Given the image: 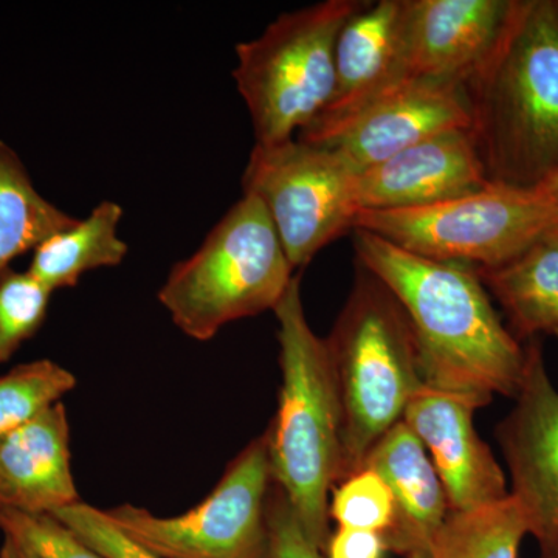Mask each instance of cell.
Instances as JSON below:
<instances>
[{
	"label": "cell",
	"mask_w": 558,
	"mask_h": 558,
	"mask_svg": "<svg viewBox=\"0 0 558 558\" xmlns=\"http://www.w3.org/2000/svg\"><path fill=\"white\" fill-rule=\"evenodd\" d=\"M388 549L377 532L339 527L330 532L325 558H385Z\"/></svg>",
	"instance_id": "obj_28"
},
{
	"label": "cell",
	"mask_w": 558,
	"mask_h": 558,
	"mask_svg": "<svg viewBox=\"0 0 558 558\" xmlns=\"http://www.w3.org/2000/svg\"><path fill=\"white\" fill-rule=\"evenodd\" d=\"M123 215L117 202H100L86 219L40 242L33 250L28 271L57 292L75 288L87 271L120 266L128 255V244L119 236Z\"/></svg>",
	"instance_id": "obj_19"
},
{
	"label": "cell",
	"mask_w": 558,
	"mask_h": 558,
	"mask_svg": "<svg viewBox=\"0 0 558 558\" xmlns=\"http://www.w3.org/2000/svg\"><path fill=\"white\" fill-rule=\"evenodd\" d=\"M328 347L343 414L340 481L365 465L369 451L402 422L424 387L410 319L391 292L357 266Z\"/></svg>",
	"instance_id": "obj_4"
},
{
	"label": "cell",
	"mask_w": 558,
	"mask_h": 558,
	"mask_svg": "<svg viewBox=\"0 0 558 558\" xmlns=\"http://www.w3.org/2000/svg\"><path fill=\"white\" fill-rule=\"evenodd\" d=\"M293 271L263 202L244 194L172 267L159 301L185 336L208 341L229 323L274 311Z\"/></svg>",
	"instance_id": "obj_5"
},
{
	"label": "cell",
	"mask_w": 558,
	"mask_h": 558,
	"mask_svg": "<svg viewBox=\"0 0 558 558\" xmlns=\"http://www.w3.org/2000/svg\"><path fill=\"white\" fill-rule=\"evenodd\" d=\"M51 295L28 270L0 275V365L43 328Z\"/></svg>",
	"instance_id": "obj_23"
},
{
	"label": "cell",
	"mask_w": 558,
	"mask_h": 558,
	"mask_svg": "<svg viewBox=\"0 0 558 558\" xmlns=\"http://www.w3.org/2000/svg\"><path fill=\"white\" fill-rule=\"evenodd\" d=\"M76 220L36 190L16 150L0 140V275Z\"/></svg>",
	"instance_id": "obj_20"
},
{
	"label": "cell",
	"mask_w": 558,
	"mask_h": 558,
	"mask_svg": "<svg viewBox=\"0 0 558 558\" xmlns=\"http://www.w3.org/2000/svg\"><path fill=\"white\" fill-rule=\"evenodd\" d=\"M354 231L359 266L379 279L410 319L424 385L478 409L495 395L515 399L526 344L499 318L475 267L424 258L371 231Z\"/></svg>",
	"instance_id": "obj_1"
},
{
	"label": "cell",
	"mask_w": 558,
	"mask_h": 558,
	"mask_svg": "<svg viewBox=\"0 0 558 558\" xmlns=\"http://www.w3.org/2000/svg\"><path fill=\"white\" fill-rule=\"evenodd\" d=\"M470 131H451L357 172L359 211L428 207L488 185Z\"/></svg>",
	"instance_id": "obj_15"
},
{
	"label": "cell",
	"mask_w": 558,
	"mask_h": 558,
	"mask_svg": "<svg viewBox=\"0 0 558 558\" xmlns=\"http://www.w3.org/2000/svg\"><path fill=\"white\" fill-rule=\"evenodd\" d=\"M76 387V377L53 360L17 365L0 376V442Z\"/></svg>",
	"instance_id": "obj_22"
},
{
	"label": "cell",
	"mask_w": 558,
	"mask_h": 558,
	"mask_svg": "<svg viewBox=\"0 0 558 558\" xmlns=\"http://www.w3.org/2000/svg\"><path fill=\"white\" fill-rule=\"evenodd\" d=\"M51 515L106 558H159L121 534L119 529L110 523L105 510L86 502H75Z\"/></svg>",
	"instance_id": "obj_26"
},
{
	"label": "cell",
	"mask_w": 558,
	"mask_h": 558,
	"mask_svg": "<svg viewBox=\"0 0 558 558\" xmlns=\"http://www.w3.org/2000/svg\"><path fill=\"white\" fill-rule=\"evenodd\" d=\"M271 480L266 433L227 465L218 486L178 517L121 505L105 510L121 534L159 558H271Z\"/></svg>",
	"instance_id": "obj_8"
},
{
	"label": "cell",
	"mask_w": 558,
	"mask_h": 558,
	"mask_svg": "<svg viewBox=\"0 0 558 558\" xmlns=\"http://www.w3.org/2000/svg\"><path fill=\"white\" fill-rule=\"evenodd\" d=\"M78 501L68 411L60 402L0 442V506L53 513Z\"/></svg>",
	"instance_id": "obj_17"
},
{
	"label": "cell",
	"mask_w": 558,
	"mask_h": 558,
	"mask_svg": "<svg viewBox=\"0 0 558 558\" xmlns=\"http://www.w3.org/2000/svg\"><path fill=\"white\" fill-rule=\"evenodd\" d=\"M513 7L515 0H407L405 78L462 86L498 43Z\"/></svg>",
	"instance_id": "obj_14"
},
{
	"label": "cell",
	"mask_w": 558,
	"mask_h": 558,
	"mask_svg": "<svg viewBox=\"0 0 558 558\" xmlns=\"http://www.w3.org/2000/svg\"><path fill=\"white\" fill-rule=\"evenodd\" d=\"M300 279L293 278L274 310L282 384L266 436L275 486L288 497L307 537L325 553L329 494L340 481L343 414L326 340L304 314Z\"/></svg>",
	"instance_id": "obj_3"
},
{
	"label": "cell",
	"mask_w": 558,
	"mask_h": 558,
	"mask_svg": "<svg viewBox=\"0 0 558 558\" xmlns=\"http://www.w3.org/2000/svg\"><path fill=\"white\" fill-rule=\"evenodd\" d=\"M472 400L424 385L407 405L402 422L424 444L450 512L494 505L509 497L505 472L473 424Z\"/></svg>",
	"instance_id": "obj_12"
},
{
	"label": "cell",
	"mask_w": 558,
	"mask_h": 558,
	"mask_svg": "<svg viewBox=\"0 0 558 558\" xmlns=\"http://www.w3.org/2000/svg\"><path fill=\"white\" fill-rule=\"evenodd\" d=\"M476 271L517 340L558 337V229L515 259Z\"/></svg>",
	"instance_id": "obj_18"
},
{
	"label": "cell",
	"mask_w": 558,
	"mask_h": 558,
	"mask_svg": "<svg viewBox=\"0 0 558 558\" xmlns=\"http://www.w3.org/2000/svg\"><path fill=\"white\" fill-rule=\"evenodd\" d=\"M462 89L488 182L548 185L558 174L556 0H515L505 32Z\"/></svg>",
	"instance_id": "obj_2"
},
{
	"label": "cell",
	"mask_w": 558,
	"mask_h": 558,
	"mask_svg": "<svg viewBox=\"0 0 558 558\" xmlns=\"http://www.w3.org/2000/svg\"><path fill=\"white\" fill-rule=\"evenodd\" d=\"M556 229L558 207L548 191L498 183L428 207L359 211L352 226L414 255L475 269L502 266Z\"/></svg>",
	"instance_id": "obj_7"
},
{
	"label": "cell",
	"mask_w": 558,
	"mask_h": 558,
	"mask_svg": "<svg viewBox=\"0 0 558 558\" xmlns=\"http://www.w3.org/2000/svg\"><path fill=\"white\" fill-rule=\"evenodd\" d=\"M515 405L499 422L497 436L527 535L539 557L558 558V389L537 340L526 343V368Z\"/></svg>",
	"instance_id": "obj_10"
},
{
	"label": "cell",
	"mask_w": 558,
	"mask_h": 558,
	"mask_svg": "<svg viewBox=\"0 0 558 558\" xmlns=\"http://www.w3.org/2000/svg\"><path fill=\"white\" fill-rule=\"evenodd\" d=\"M0 558H40L28 549L27 546L22 545L16 538L7 537L3 535V543L0 546Z\"/></svg>",
	"instance_id": "obj_29"
},
{
	"label": "cell",
	"mask_w": 558,
	"mask_h": 558,
	"mask_svg": "<svg viewBox=\"0 0 558 558\" xmlns=\"http://www.w3.org/2000/svg\"><path fill=\"white\" fill-rule=\"evenodd\" d=\"M0 531L40 558H106L51 513H28L0 506Z\"/></svg>",
	"instance_id": "obj_25"
},
{
	"label": "cell",
	"mask_w": 558,
	"mask_h": 558,
	"mask_svg": "<svg viewBox=\"0 0 558 558\" xmlns=\"http://www.w3.org/2000/svg\"><path fill=\"white\" fill-rule=\"evenodd\" d=\"M526 535L523 513L509 495L483 508L450 512L433 539L429 558H519Z\"/></svg>",
	"instance_id": "obj_21"
},
{
	"label": "cell",
	"mask_w": 558,
	"mask_h": 558,
	"mask_svg": "<svg viewBox=\"0 0 558 558\" xmlns=\"http://www.w3.org/2000/svg\"><path fill=\"white\" fill-rule=\"evenodd\" d=\"M543 189L548 191L549 196L553 197L554 202H556L557 207H558V174L556 175V178L550 180L548 185L543 186Z\"/></svg>",
	"instance_id": "obj_30"
},
{
	"label": "cell",
	"mask_w": 558,
	"mask_h": 558,
	"mask_svg": "<svg viewBox=\"0 0 558 558\" xmlns=\"http://www.w3.org/2000/svg\"><path fill=\"white\" fill-rule=\"evenodd\" d=\"M556 5H557V10H558V0H556Z\"/></svg>",
	"instance_id": "obj_31"
},
{
	"label": "cell",
	"mask_w": 558,
	"mask_h": 558,
	"mask_svg": "<svg viewBox=\"0 0 558 558\" xmlns=\"http://www.w3.org/2000/svg\"><path fill=\"white\" fill-rule=\"evenodd\" d=\"M363 0H325L277 17L259 38L236 46L234 83L256 145L289 142L317 119L336 89L339 33Z\"/></svg>",
	"instance_id": "obj_6"
},
{
	"label": "cell",
	"mask_w": 558,
	"mask_h": 558,
	"mask_svg": "<svg viewBox=\"0 0 558 558\" xmlns=\"http://www.w3.org/2000/svg\"><path fill=\"white\" fill-rule=\"evenodd\" d=\"M363 468L379 473L395 499V519L381 535L388 553L429 558L433 539L450 509L424 444L399 422L369 451Z\"/></svg>",
	"instance_id": "obj_16"
},
{
	"label": "cell",
	"mask_w": 558,
	"mask_h": 558,
	"mask_svg": "<svg viewBox=\"0 0 558 558\" xmlns=\"http://www.w3.org/2000/svg\"><path fill=\"white\" fill-rule=\"evenodd\" d=\"M357 171L325 146L289 140L255 145L244 175V194L258 197L293 270L304 269L319 250L352 230Z\"/></svg>",
	"instance_id": "obj_9"
},
{
	"label": "cell",
	"mask_w": 558,
	"mask_h": 558,
	"mask_svg": "<svg viewBox=\"0 0 558 558\" xmlns=\"http://www.w3.org/2000/svg\"><path fill=\"white\" fill-rule=\"evenodd\" d=\"M267 517L271 558H325L323 550L307 537L288 497L275 484L270 492Z\"/></svg>",
	"instance_id": "obj_27"
},
{
	"label": "cell",
	"mask_w": 558,
	"mask_h": 558,
	"mask_svg": "<svg viewBox=\"0 0 558 558\" xmlns=\"http://www.w3.org/2000/svg\"><path fill=\"white\" fill-rule=\"evenodd\" d=\"M329 519L339 527L384 535L395 519V499L379 473L363 468L332 488Z\"/></svg>",
	"instance_id": "obj_24"
},
{
	"label": "cell",
	"mask_w": 558,
	"mask_h": 558,
	"mask_svg": "<svg viewBox=\"0 0 558 558\" xmlns=\"http://www.w3.org/2000/svg\"><path fill=\"white\" fill-rule=\"evenodd\" d=\"M407 0L366 2L336 44V89L328 108L300 131V142L322 145L333 131L385 90L405 81L403 28Z\"/></svg>",
	"instance_id": "obj_13"
},
{
	"label": "cell",
	"mask_w": 558,
	"mask_h": 558,
	"mask_svg": "<svg viewBox=\"0 0 558 558\" xmlns=\"http://www.w3.org/2000/svg\"><path fill=\"white\" fill-rule=\"evenodd\" d=\"M470 126L461 84L405 80L369 101L318 146L336 150L360 172L425 140Z\"/></svg>",
	"instance_id": "obj_11"
}]
</instances>
